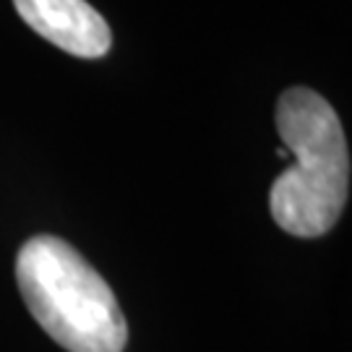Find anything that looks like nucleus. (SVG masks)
<instances>
[{"instance_id": "f257e3e1", "label": "nucleus", "mask_w": 352, "mask_h": 352, "mask_svg": "<svg viewBox=\"0 0 352 352\" xmlns=\"http://www.w3.org/2000/svg\"><path fill=\"white\" fill-rule=\"evenodd\" d=\"M277 131L292 164L272 186V217L295 238H321L337 225L350 193L340 115L314 89L292 87L277 102Z\"/></svg>"}, {"instance_id": "f03ea898", "label": "nucleus", "mask_w": 352, "mask_h": 352, "mask_svg": "<svg viewBox=\"0 0 352 352\" xmlns=\"http://www.w3.org/2000/svg\"><path fill=\"white\" fill-rule=\"evenodd\" d=\"M16 282L37 324L68 352H123L126 316L107 282L65 240L37 235L16 256Z\"/></svg>"}, {"instance_id": "7ed1b4c3", "label": "nucleus", "mask_w": 352, "mask_h": 352, "mask_svg": "<svg viewBox=\"0 0 352 352\" xmlns=\"http://www.w3.org/2000/svg\"><path fill=\"white\" fill-rule=\"evenodd\" d=\"M13 6L39 37L76 58H102L113 45L107 21L87 0H13Z\"/></svg>"}]
</instances>
